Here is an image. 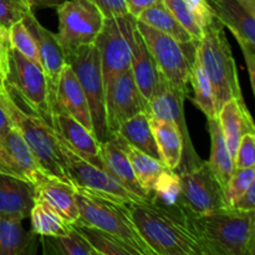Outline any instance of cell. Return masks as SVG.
I'll list each match as a JSON object with an SVG mask.
<instances>
[{"mask_svg":"<svg viewBox=\"0 0 255 255\" xmlns=\"http://www.w3.org/2000/svg\"><path fill=\"white\" fill-rule=\"evenodd\" d=\"M125 207L153 255H208L177 203L166 206L151 198L128 202Z\"/></svg>","mask_w":255,"mask_h":255,"instance_id":"cell-1","label":"cell"},{"mask_svg":"<svg viewBox=\"0 0 255 255\" xmlns=\"http://www.w3.org/2000/svg\"><path fill=\"white\" fill-rule=\"evenodd\" d=\"M184 213L208 255H254L255 211L226 207L204 214Z\"/></svg>","mask_w":255,"mask_h":255,"instance_id":"cell-2","label":"cell"},{"mask_svg":"<svg viewBox=\"0 0 255 255\" xmlns=\"http://www.w3.org/2000/svg\"><path fill=\"white\" fill-rule=\"evenodd\" d=\"M0 102L9 116L12 127L20 132L47 176L71 184L54 127L29 107L25 109L22 105L24 101H20L10 87L6 86V94L0 96Z\"/></svg>","mask_w":255,"mask_h":255,"instance_id":"cell-3","label":"cell"},{"mask_svg":"<svg viewBox=\"0 0 255 255\" xmlns=\"http://www.w3.org/2000/svg\"><path fill=\"white\" fill-rule=\"evenodd\" d=\"M196 59L211 81L217 112L228 100L243 99L232 47L224 26L214 16L197 42Z\"/></svg>","mask_w":255,"mask_h":255,"instance_id":"cell-4","label":"cell"},{"mask_svg":"<svg viewBox=\"0 0 255 255\" xmlns=\"http://www.w3.org/2000/svg\"><path fill=\"white\" fill-rule=\"evenodd\" d=\"M80 218L76 223L107 232L136 249L139 255H153L127 214L125 204L75 187Z\"/></svg>","mask_w":255,"mask_h":255,"instance_id":"cell-5","label":"cell"},{"mask_svg":"<svg viewBox=\"0 0 255 255\" xmlns=\"http://www.w3.org/2000/svg\"><path fill=\"white\" fill-rule=\"evenodd\" d=\"M76 75L79 84L86 96L92 121V132L100 143L112 137L106 121V97L99 50L96 45H87L65 57Z\"/></svg>","mask_w":255,"mask_h":255,"instance_id":"cell-6","label":"cell"},{"mask_svg":"<svg viewBox=\"0 0 255 255\" xmlns=\"http://www.w3.org/2000/svg\"><path fill=\"white\" fill-rule=\"evenodd\" d=\"M136 17L126 14L107 17L95 40L101 60L105 90L122 72L131 69L132 35Z\"/></svg>","mask_w":255,"mask_h":255,"instance_id":"cell-7","label":"cell"},{"mask_svg":"<svg viewBox=\"0 0 255 255\" xmlns=\"http://www.w3.org/2000/svg\"><path fill=\"white\" fill-rule=\"evenodd\" d=\"M59 31L56 37L65 57L82 46L95 44L105 16L91 0H66L56 6Z\"/></svg>","mask_w":255,"mask_h":255,"instance_id":"cell-8","label":"cell"},{"mask_svg":"<svg viewBox=\"0 0 255 255\" xmlns=\"http://www.w3.org/2000/svg\"><path fill=\"white\" fill-rule=\"evenodd\" d=\"M177 204L191 214H204L228 206L226 193L208 161H201L178 173Z\"/></svg>","mask_w":255,"mask_h":255,"instance_id":"cell-9","label":"cell"},{"mask_svg":"<svg viewBox=\"0 0 255 255\" xmlns=\"http://www.w3.org/2000/svg\"><path fill=\"white\" fill-rule=\"evenodd\" d=\"M56 136L72 186L121 204H126L128 202L147 201V199L139 198L124 186H121L104 168L95 166L91 162L80 156L57 134V132Z\"/></svg>","mask_w":255,"mask_h":255,"instance_id":"cell-10","label":"cell"},{"mask_svg":"<svg viewBox=\"0 0 255 255\" xmlns=\"http://www.w3.org/2000/svg\"><path fill=\"white\" fill-rule=\"evenodd\" d=\"M136 27L151 51L162 76L179 89L188 90L189 75L194 54H188L184 45L169 35L136 20ZM193 44V42H192Z\"/></svg>","mask_w":255,"mask_h":255,"instance_id":"cell-11","label":"cell"},{"mask_svg":"<svg viewBox=\"0 0 255 255\" xmlns=\"http://www.w3.org/2000/svg\"><path fill=\"white\" fill-rule=\"evenodd\" d=\"M212 15L239 42L253 91L255 89V0H206Z\"/></svg>","mask_w":255,"mask_h":255,"instance_id":"cell-12","label":"cell"},{"mask_svg":"<svg viewBox=\"0 0 255 255\" xmlns=\"http://www.w3.org/2000/svg\"><path fill=\"white\" fill-rule=\"evenodd\" d=\"M5 85L11 87L31 111L51 125L49 91L41 66L12 47L10 70Z\"/></svg>","mask_w":255,"mask_h":255,"instance_id":"cell-13","label":"cell"},{"mask_svg":"<svg viewBox=\"0 0 255 255\" xmlns=\"http://www.w3.org/2000/svg\"><path fill=\"white\" fill-rule=\"evenodd\" d=\"M187 95L188 90L179 89L161 76L158 87L148 100L149 116L172 122L181 131L183 138V157L181 162V164L183 163V167L181 171L191 168L202 161L192 144L188 126H187L186 115H184V100Z\"/></svg>","mask_w":255,"mask_h":255,"instance_id":"cell-14","label":"cell"},{"mask_svg":"<svg viewBox=\"0 0 255 255\" xmlns=\"http://www.w3.org/2000/svg\"><path fill=\"white\" fill-rule=\"evenodd\" d=\"M106 97V121L111 134L119 127L141 112H148V100L142 95L134 81L131 69L122 72L105 90Z\"/></svg>","mask_w":255,"mask_h":255,"instance_id":"cell-15","label":"cell"},{"mask_svg":"<svg viewBox=\"0 0 255 255\" xmlns=\"http://www.w3.org/2000/svg\"><path fill=\"white\" fill-rule=\"evenodd\" d=\"M0 173L26 181L35 187L49 178L15 127L0 134Z\"/></svg>","mask_w":255,"mask_h":255,"instance_id":"cell-16","label":"cell"},{"mask_svg":"<svg viewBox=\"0 0 255 255\" xmlns=\"http://www.w3.org/2000/svg\"><path fill=\"white\" fill-rule=\"evenodd\" d=\"M25 26L31 32L36 44L37 54H39L40 66L46 77L47 91H49L50 109H54L55 96H56L57 84H59L60 74L66 65L64 51L57 41L56 34H52L50 30L42 26L39 20L35 17L34 12H29L22 19Z\"/></svg>","mask_w":255,"mask_h":255,"instance_id":"cell-17","label":"cell"},{"mask_svg":"<svg viewBox=\"0 0 255 255\" xmlns=\"http://www.w3.org/2000/svg\"><path fill=\"white\" fill-rule=\"evenodd\" d=\"M51 126L80 156L102 168L101 143L90 129L76 121L74 117L60 111H54L51 114Z\"/></svg>","mask_w":255,"mask_h":255,"instance_id":"cell-18","label":"cell"},{"mask_svg":"<svg viewBox=\"0 0 255 255\" xmlns=\"http://www.w3.org/2000/svg\"><path fill=\"white\" fill-rule=\"evenodd\" d=\"M54 111L64 112V114L74 117L76 121H79L92 132L91 115H90L86 96L80 86L74 70L67 62L60 74L56 96H55V105L52 109V112Z\"/></svg>","mask_w":255,"mask_h":255,"instance_id":"cell-19","label":"cell"},{"mask_svg":"<svg viewBox=\"0 0 255 255\" xmlns=\"http://www.w3.org/2000/svg\"><path fill=\"white\" fill-rule=\"evenodd\" d=\"M36 201V187L22 179L0 173V216L29 218Z\"/></svg>","mask_w":255,"mask_h":255,"instance_id":"cell-20","label":"cell"},{"mask_svg":"<svg viewBox=\"0 0 255 255\" xmlns=\"http://www.w3.org/2000/svg\"><path fill=\"white\" fill-rule=\"evenodd\" d=\"M218 121L228 151L234 161L242 137L246 133H255L252 115L243 99H231L219 109Z\"/></svg>","mask_w":255,"mask_h":255,"instance_id":"cell-21","label":"cell"},{"mask_svg":"<svg viewBox=\"0 0 255 255\" xmlns=\"http://www.w3.org/2000/svg\"><path fill=\"white\" fill-rule=\"evenodd\" d=\"M131 46V71L139 91L147 100H149L158 87L162 75L143 37L137 30L136 22H134Z\"/></svg>","mask_w":255,"mask_h":255,"instance_id":"cell-22","label":"cell"},{"mask_svg":"<svg viewBox=\"0 0 255 255\" xmlns=\"http://www.w3.org/2000/svg\"><path fill=\"white\" fill-rule=\"evenodd\" d=\"M101 161L102 168L114 177L121 186L128 189L133 194L142 199H151L152 197L139 186L134 172L126 156L114 136L109 141L101 143Z\"/></svg>","mask_w":255,"mask_h":255,"instance_id":"cell-23","label":"cell"},{"mask_svg":"<svg viewBox=\"0 0 255 255\" xmlns=\"http://www.w3.org/2000/svg\"><path fill=\"white\" fill-rule=\"evenodd\" d=\"M36 196L46 201L67 223L75 224L79 221L80 212L72 184L49 177L36 187Z\"/></svg>","mask_w":255,"mask_h":255,"instance_id":"cell-24","label":"cell"},{"mask_svg":"<svg viewBox=\"0 0 255 255\" xmlns=\"http://www.w3.org/2000/svg\"><path fill=\"white\" fill-rule=\"evenodd\" d=\"M112 136L116 139V142L121 147L122 151L128 157L129 163H131L132 169H133L134 176H136L139 186L152 197L157 183H158L161 177L164 174V172L168 169V167L164 166L158 159L153 158V157L148 156L144 152L134 148L132 144L127 143L119 134L114 133Z\"/></svg>","mask_w":255,"mask_h":255,"instance_id":"cell-25","label":"cell"},{"mask_svg":"<svg viewBox=\"0 0 255 255\" xmlns=\"http://www.w3.org/2000/svg\"><path fill=\"white\" fill-rule=\"evenodd\" d=\"M149 124L158 147L162 163L177 171L183 157V138L174 124L149 116Z\"/></svg>","mask_w":255,"mask_h":255,"instance_id":"cell-26","label":"cell"},{"mask_svg":"<svg viewBox=\"0 0 255 255\" xmlns=\"http://www.w3.org/2000/svg\"><path fill=\"white\" fill-rule=\"evenodd\" d=\"M36 249V234L25 231L21 219L0 216V255H31Z\"/></svg>","mask_w":255,"mask_h":255,"instance_id":"cell-27","label":"cell"},{"mask_svg":"<svg viewBox=\"0 0 255 255\" xmlns=\"http://www.w3.org/2000/svg\"><path fill=\"white\" fill-rule=\"evenodd\" d=\"M115 133L121 136L127 143L132 144L134 148L161 161L158 147H157L153 131H152L151 124H149L148 112H141V114L134 115L133 117L125 121Z\"/></svg>","mask_w":255,"mask_h":255,"instance_id":"cell-28","label":"cell"},{"mask_svg":"<svg viewBox=\"0 0 255 255\" xmlns=\"http://www.w3.org/2000/svg\"><path fill=\"white\" fill-rule=\"evenodd\" d=\"M208 128L211 134V157L208 163L226 191L227 183L234 171V161L224 141L218 117L208 119Z\"/></svg>","mask_w":255,"mask_h":255,"instance_id":"cell-29","label":"cell"},{"mask_svg":"<svg viewBox=\"0 0 255 255\" xmlns=\"http://www.w3.org/2000/svg\"><path fill=\"white\" fill-rule=\"evenodd\" d=\"M136 20L144 22V24L164 32V34L169 35L181 44L187 45L192 44V42H197L183 29V26L177 21L176 17L173 16V14L169 11V9L164 5L162 0H158L156 4H153L151 7L141 12Z\"/></svg>","mask_w":255,"mask_h":255,"instance_id":"cell-30","label":"cell"},{"mask_svg":"<svg viewBox=\"0 0 255 255\" xmlns=\"http://www.w3.org/2000/svg\"><path fill=\"white\" fill-rule=\"evenodd\" d=\"M29 218L31 231L39 237H59L67 233L72 224L67 223L46 201L36 196Z\"/></svg>","mask_w":255,"mask_h":255,"instance_id":"cell-31","label":"cell"},{"mask_svg":"<svg viewBox=\"0 0 255 255\" xmlns=\"http://www.w3.org/2000/svg\"><path fill=\"white\" fill-rule=\"evenodd\" d=\"M45 254L99 255L86 238L71 226L69 232L59 237H41Z\"/></svg>","mask_w":255,"mask_h":255,"instance_id":"cell-32","label":"cell"},{"mask_svg":"<svg viewBox=\"0 0 255 255\" xmlns=\"http://www.w3.org/2000/svg\"><path fill=\"white\" fill-rule=\"evenodd\" d=\"M72 226L89 241L99 255H139L136 249L107 232L80 223H75Z\"/></svg>","mask_w":255,"mask_h":255,"instance_id":"cell-33","label":"cell"},{"mask_svg":"<svg viewBox=\"0 0 255 255\" xmlns=\"http://www.w3.org/2000/svg\"><path fill=\"white\" fill-rule=\"evenodd\" d=\"M189 82L192 84L194 91L193 102L196 106L203 112L207 119H213L217 117L218 112L216 109V102H214V94L212 89L211 81L206 72L203 71L202 66L199 65L198 60L194 56L192 62L191 75H189Z\"/></svg>","mask_w":255,"mask_h":255,"instance_id":"cell-34","label":"cell"},{"mask_svg":"<svg viewBox=\"0 0 255 255\" xmlns=\"http://www.w3.org/2000/svg\"><path fill=\"white\" fill-rule=\"evenodd\" d=\"M9 37L12 49L17 50L20 54H22L27 59L40 65L35 40L32 37L31 32L29 31V29L25 26L22 20L15 22L9 27Z\"/></svg>","mask_w":255,"mask_h":255,"instance_id":"cell-35","label":"cell"},{"mask_svg":"<svg viewBox=\"0 0 255 255\" xmlns=\"http://www.w3.org/2000/svg\"><path fill=\"white\" fill-rule=\"evenodd\" d=\"M162 1L173 14L177 21L183 26V29L193 37L194 41L198 42L203 36V29L198 24L187 2L184 0H162Z\"/></svg>","mask_w":255,"mask_h":255,"instance_id":"cell-36","label":"cell"},{"mask_svg":"<svg viewBox=\"0 0 255 255\" xmlns=\"http://www.w3.org/2000/svg\"><path fill=\"white\" fill-rule=\"evenodd\" d=\"M255 181V167H248V168H234L231 178L226 187V198L228 206L231 207L252 183Z\"/></svg>","mask_w":255,"mask_h":255,"instance_id":"cell-37","label":"cell"},{"mask_svg":"<svg viewBox=\"0 0 255 255\" xmlns=\"http://www.w3.org/2000/svg\"><path fill=\"white\" fill-rule=\"evenodd\" d=\"M31 11L27 0H0V25L9 29Z\"/></svg>","mask_w":255,"mask_h":255,"instance_id":"cell-38","label":"cell"},{"mask_svg":"<svg viewBox=\"0 0 255 255\" xmlns=\"http://www.w3.org/2000/svg\"><path fill=\"white\" fill-rule=\"evenodd\" d=\"M255 167V133L249 132L242 137L234 157V168Z\"/></svg>","mask_w":255,"mask_h":255,"instance_id":"cell-39","label":"cell"},{"mask_svg":"<svg viewBox=\"0 0 255 255\" xmlns=\"http://www.w3.org/2000/svg\"><path fill=\"white\" fill-rule=\"evenodd\" d=\"M10 52H11V44H10L9 29L0 25V79L6 81L10 70Z\"/></svg>","mask_w":255,"mask_h":255,"instance_id":"cell-40","label":"cell"},{"mask_svg":"<svg viewBox=\"0 0 255 255\" xmlns=\"http://www.w3.org/2000/svg\"><path fill=\"white\" fill-rule=\"evenodd\" d=\"M91 1L99 7L105 19L128 14L126 6L127 0H91Z\"/></svg>","mask_w":255,"mask_h":255,"instance_id":"cell-41","label":"cell"},{"mask_svg":"<svg viewBox=\"0 0 255 255\" xmlns=\"http://www.w3.org/2000/svg\"><path fill=\"white\" fill-rule=\"evenodd\" d=\"M184 1L187 2L191 11L193 12L202 29H204L209 24V21L213 19V15L209 10L206 0H184Z\"/></svg>","mask_w":255,"mask_h":255,"instance_id":"cell-42","label":"cell"},{"mask_svg":"<svg viewBox=\"0 0 255 255\" xmlns=\"http://www.w3.org/2000/svg\"><path fill=\"white\" fill-rule=\"evenodd\" d=\"M231 207L238 211H255V181Z\"/></svg>","mask_w":255,"mask_h":255,"instance_id":"cell-43","label":"cell"},{"mask_svg":"<svg viewBox=\"0 0 255 255\" xmlns=\"http://www.w3.org/2000/svg\"><path fill=\"white\" fill-rule=\"evenodd\" d=\"M157 1H158V0H127V12L137 19L141 12H143L144 10L151 7L152 5L156 4Z\"/></svg>","mask_w":255,"mask_h":255,"instance_id":"cell-44","label":"cell"},{"mask_svg":"<svg viewBox=\"0 0 255 255\" xmlns=\"http://www.w3.org/2000/svg\"><path fill=\"white\" fill-rule=\"evenodd\" d=\"M66 0H27L30 7H56Z\"/></svg>","mask_w":255,"mask_h":255,"instance_id":"cell-45","label":"cell"},{"mask_svg":"<svg viewBox=\"0 0 255 255\" xmlns=\"http://www.w3.org/2000/svg\"><path fill=\"white\" fill-rule=\"evenodd\" d=\"M10 127H12V125L11 122H10V119L9 116H7L6 111H5L4 106H2L1 102H0V134H1L2 132L7 131Z\"/></svg>","mask_w":255,"mask_h":255,"instance_id":"cell-46","label":"cell"},{"mask_svg":"<svg viewBox=\"0 0 255 255\" xmlns=\"http://www.w3.org/2000/svg\"><path fill=\"white\" fill-rule=\"evenodd\" d=\"M5 94H6V85H5V82L0 79V96H2V95Z\"/></svg>","mask_w":255,"mask_h":255,"instance_id":"cell-47","label":"cell"}]
</instances>
